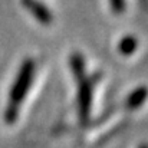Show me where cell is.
Segmentation results:
<instances>
[{
	"label": "cell",
	"mask_w": 148,
	"mask_h": 148,
	"mask_svg": "<svg viewBox=\"0 0 148 148\" xmlns=\"http://www.w3.org/2000/svg\"><path fill=\"white\" fill-rule=\"evenodd\" d=\"M35 60L33 59H25L23 63L19 68V72L16 75V79L12 85V91H10V97L7 106L4 109V121L6 124H13L17 119L19 115V109L22 106V102L25 97L29 92V88L33 82V76H35Z\"/></svg>",
	"instance_id": "6da1fadb"
},
{
	"label": "cell",
	"mask_w": 148,
	"mask_h": 148,
	"mask_svg": "<svg viewBox=\"0 0 148 148\" xmlns=\"http://www.w3.org/2000/svg\"><path fill=\"white\" fill-rule=\"evenodd\" d=\"M109 4H111L112 12L116 14H119L125 10V0H109Z\"/></svg>",
	"instance_id": "52a82bcc"
},
{
	"label": "cell",
	"mask_w": 148,
	"mask_h": 148,
	"mask_svg": "<svg viewBox=\"0 0 148 148\" xmlns=\"http://www.w3.org/2000/svg\"><path fill=\"white\" fill-rule=\"evenodd\" d=\"M23 6L35 16V19L42 25H50L53 20V16L50 10L39 0H22Z\"/></svg>",
	"instance_id": "3957f363"
},
{
	"label": "cell",
	"mask_w": 148,
	"mask_h": 148,
	"mask_svg": "<svg viewBox=\"0 0 148 148\" xmlns=\"http://www.w3.org/2000/svg\"><path fill=\"white\" fill-rule=\"evenodd\" d=\"M148 98V88L147 86H138L137 89H134L128 98H127V108L128 109H138Z\"/></svg>",
	"instance_id": "277c9868"
},
{
	"label": "cell",
	"mask_w": 148,
	"mask_h": 148,
	"mask_svg": "<svg viewBox=\"0 0 148 148\" xmlns=\"http://www.w3.org/2000/svg\"><path fill=\"white\" fill-rule=\"evenodd\" d=\"M138 48V40H137V38H134V36H125V38H122L121 40H119V45H118V50H119V53L121 55H125V56H130V55H132L135 50Z\"/></svg>",
	"instance_id": "8992f818"
},
{
	"label": "cell",
	"mask_w": 148,
	"mask_h": 148,
	"mask_svg": "<svg viewBox=\"0 0 148 148\" xmlns=\"http://www.w3.org/2000/svg\"><path fill=\"white\" fill-rule=\"evenodd\" d=\"M78 108H79L81 121L86 122L91 116V108H92V81H89L86 78L79 81Z\"/></svg>",
	"instance_id": "7a4b0ae2"
},
{
	"label": "cell",
	"mask_w": 148,
	"mask_h": 148,
	"mask_svg": "<svg viewBox=\"0 0 148 148\" xmlns=\"http://www.w3.org/2000/svg\"><path fill=\"white\" fill-rule=\"evenodd\" d=\"M71 71H72L76 82H79L81 79L85 78V60H84V56L78 52H75L71 56Z\"/></svg>",
	"instance_id": "5b68a950"
},
{
	"label": "cell",
	"mask_w": 148,
	"mask_h": 148,
	"mask_svg": "<svg viewBox=\"0 0 148 148\" xmlns=\"http://www.w3.org/2000/svg\"><path fill=\"white\" fill-rule=\"evenodd\" d=\"M140 148H148V144H141V145H140Z\"/></svg>",
	"instance_id": "ba28073f"
}]
</instances>
